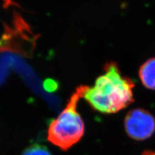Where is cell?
Returning a JSON list of instances; mask_svg holds the SVG:
<instances>
[{"label":"cell","instance_id":"obj_2","mask_svg":"<svg viewBox=\"0 0 155 155\" xmlns=\"http://www.w3.org/2000/svg\"><path fill=\"white\" fill-rule=\"evenodd\" d=\"M87 88L85 85L78 87L65 108L48 127V140L63 151H67L77 143L84 134L85 125L76 108Z\"/></svg>","mask_w":155,"mask_h":155},{"label":"cell","instance_id":"obj_1","mask_svg":"<svg viewBox=\"0 0 155 155\" xmlns=\"http://www.w3.org/2000/svg\"><path fill=\"white\" fill-rule=\"evenodd\" d=\"M104 74L96 79L94 85L85 92L84 98L95 110L102 114H114L134 101V82L122 74L117 64L109 62Z\"/></svg>","mask_w":155,"mask_h":155},{"label":"cell","instance_id":"obj_3","mask_svg":"<svg viewBox=\"0 0 155 155\" xmlns=\"http://www.w3.org/2000/svg\"><path fill=\"white\" fill-rule=\"evenodd\" d=\"M124 128L130 138L138 141L145 140L155 132V118L146 110H130L125 117Z\"/></svg>","mask_w":155,"mask_h":155},{"label":"cell","instance_id":"obj_4","mask_svg":"<svg viewBox=\"0 0 155 155\" xmlns=\"http://www.w3.org/2000/svg\"><path fill=\"white\" fill-rule=\"evenodd\" d=\"M139 76L146 88L155 90V58H150L140 67Z\"/></svg>","mask_w":155,"mask_h":155},{"label":"cell","instance_id":"obj_5","mask_svg":"<svg viewBox=\"0 0 155 155\" xmlns=\"http://www.w3.org/2000/svg\"><path fill=\"white\" fill-rule=\"evenodd\" d=\"M21 155H52V154L44 145L34 144L28 147Z\"/></svg>","mask_w":155,"mask_h":155},{"label":"cell","instance_id":"obj_6","mask_svg":"<svg viewBox=\"0 0 155 155\" xmlns=\"http://www.w3.org/2000/svg\"><path fill=\"white\" fill-rule=\"evenodd\" d=\"M142 155H155V152L152 151H148V150H146V151H144Z\"/></svg>","mask_w":155,"mask_h":155}]
</instances>
